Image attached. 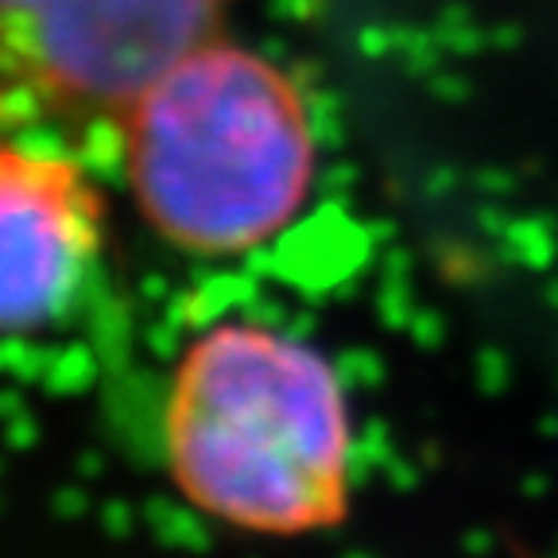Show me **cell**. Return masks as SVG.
<instances>
[{"label":"cell","mask_w":558,"mask_h":558,"mask_svg":"<svg viewBox=\"0 0 558 558\" xmlns=\"http://www.w3.org/2000/svg\"><path fill=\"white\" fill-rule=\"evenodd\" d=\"M229 0H0V121H113L218 39Z\"/></svg>","instance_id":"obj_3"},{"label":"cell","mask_w":558,"mask_h":558,"mask_svg":"<svg viewBox=\"0 0 558 558\" xmlns=\"http://www.w3.org/2000/svg\"><path fill=\"white\" fill-rule=\"evenodd\" d=\"M124 167L148 226L174 248L248 253L306 202L311 117L283 70L209 39L132 101Z\"/></svg>","instance_id":"obj_2"},{"label":"cell","mask_w":558,"mask_h":558,"mask_svg":"<svg viewBox=\"0 0 558 558\" xmlns=\"http://www.w3.org/2000/svg\"><path fill=\"white\" fill-rule=\"evenodd\" d=\"M105 248V202L74 159L0 124V338L59 326L86 299Z\"/></svg>","instance_id":"obj_4"},{"label":"cell","mask_w":558,"mask_h":558,"mask_svg":"<svg viewBox=\"0 0 558 558\" xmlns=\"http://www.w3.org/2000/svg\"><path fill=\"white\" fill-rule=\"evenodd\" d=\"M174 488L248 535H314L345 520L353 418L323 349L260 323H218L179 353L159 408Z\"/></svg>","instance_id":"obj_1"}]
</instances>
